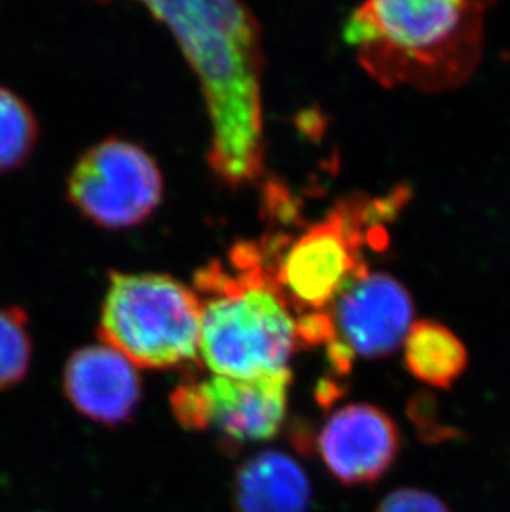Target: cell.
<instances>
[{"label":"cell","instance_id":"cell-1","mask_svg":"<svg viewBox=\"0 0 510 512\" xmlns=\"http://www.w3.org/2000/svg\"><path fill=\"white\" fill-rule=\"evenodd\" d=\"M198 75L212 126L209 163L231 186L264 170L262 32L251 10L227 0L146 2Z\"/></svg>","mask_w":510,"mask_h":512},{"label":"cell","instance_id":"cell-2","mask_svg":"<svg viewBox=\"0 0 510 512\" xmlns=\"http://www.w3.org/2000/svg\"><path fill=\"white\" fill-rule=\"evenodd\" d=\"M486 4L461 0H378L345 25L358 62L385 88L448 92L481 60Z\"/></svg>","mask_w":510,"mask_h":512},{"label":"cell","instance_id":"cell-3","mask_svg":"<svg viewBox=\"0 0 510 512\" xmlns=\"http://www.w3.org/2000/svg\"><path fill=\"white\" fill-rule=\"evenodd\" d=\"M194 292L201 305L199 353L214 375L255 380L290 372L297 319L270 282L257 242H239L227 261L201 267Z\"/></svg>","mask_w":510,"mask_h":512},{"label":"cell","instance_id":"cell-4","mask_svg":"<svg viewBox=\"0 0 510 512\" xmlns=\"http://www.w3.org/2000/svg\"><path fill=\"white\" fill-rule=\"evenodd\" d=\"M403 191L385 199L347 198L297 236L257 241L270 281L295 319L327 312L350 282L370 271L365 246L386 242L383 221L398 213Z\"/></svg>","mask_w":510,"mask_h":512},{"label":"cell","instance_id":"cell-5","mask_svg":"<svg viewBox=\"0 0 510 512\" xmlns=\"http://www.w3.org/2000/svg\"><path fill=\"white\" fill-rule=\"evenodd\" d=\"M98 337L135 367L171 370L199 362L201 305L194 289L153 272H110Z\"/></svg>","mask_w":510,"mask_h":512},{"label":"cell","instance_id":"cell-6","mask_svg":"<svg viewBox=\"0 0 510 512\" xmlns=\"http://www.w3.org/2000/svg\"><path fill=\"white\" fill-rule=\"evenodd\" d=\"M68 203L98 228L145 223L163 199L156 161L140 145L110 136L83 151L68 173Z\"/></svg>","mask_w":510,"mask_h":512},{"label":"cell","instance_id":"cell-7","mask_svg":"<svg viewBox=\"0 0 510 512\" xmlns=\"http://www.w3.org/2000/svg\"><path fill=\"white\" fill-rule=\"evenodd\" d=\"M327 312L335 330L327 357L340 375L350 373L357 357L391 355L414 324L411 295L385 272L368 271L350 282Z\"/></svg>","mask_w":510,"mask_h":512},{"label":"cell","instance_id":"cell-8","mask_svg":"<svg viewBox=\"0 0 510 512\" xmlns=\"http://www.w3.org/2000/svg\"><path fill=\"white\" fill-rule=\"evenodd\" d=\"M401 436L395 420L370 403L335 411L323 426L318 446L333 478L347 486L373 484L395 463Z\"/></svg>","mask_w":510,"mask_h":512},{"label":"cell","instance_id":"cell-9","mask_svg":"<svg viewBox=\"0 0 510 512\" xmlns=\"http://www.w3.org/2000/svg\"><path fill=\"white\" fill-rule=\"evenodd\" d=\"M70 405L98 425H123L141 400V378L135 365L105 343L70 353L62 373Z\"/></svg>","mask_w":510,"mask_h":512},{"label":"cell","instance_id":"cell-10","mask_svg":"<svg viewBox=\"0 0 510 512\" xmlns=\"http://www.w3.org/2000/svg\"><path fill=\"white\" fill-rule=\"evenodd\" d=\"M292 373L236 380L214 377L199 382L211 426L234 443L270 440L284 423Z\"/></svg>","mask_w":510,"mask_h":512},{"label":"cell","instance_id":"cell-11","mask_svg":"<svg viewBox=\"0 0 510 512\" xmlns=\"http://www.w3.org/2000/svg\"><path fill=\"white\" fill-rule=\"evenodd\" d=\"M310 481L294 458L264 451L237 469L232 483L236 512H307Z\"/></svg>","mask_w":510,"mask_h":512},{"label":"cell","instance_id":"cell-12","mask_svg":"<svg viewBox=\"0 0 510 512\" xmlns=\"http://www.w3.org/2000/svg\"><path fill=\"white\" fill-rule=\"evenodd\" d=\"M403 345L408 372L424 385L449 390L466 372V347L446 325L434 320L414 322Z\"/></svg>","mask_w":510,"mask_h":512},{"label":"cell","instance_id":"cell-13","mask_svg":"<svg viewBox=\"0 0 510 512\" xmlns=\"http://www.w3.org/2000/svg\"><path fill=\"white\" fill-rule=\"evenodd\" d=\"M40 123L20 93L0 83V174L24 168L39 145Z\"/></svg>","mask_w":510,"mask_h":512},{"label":"cell","instance_id":"cell-14","mask_svg":"<svg viewBox=\"0 0 510 512\" xmlns=\"http://www.w3.org/2000/svg\"><path fill=\"white\" fill-rule=\"evenodd\" d=\"M34 339L29 314L20 305H0V392L17 387L29 373Z\"/></svg>","mask_w":510,"mask_h":512},{"label":"cell","instance_id":"cell-15","mask_svg":"<svg viewBox=\"0 0 510 512\" xmlns=\"http://www.w3.org/2000/svg\"><path fill=\"white\" fill-rule=\"evenodd\" d=\"M171 410L179 425L189 431H206L211 428L206 398L199 382L179 385L171 393Z\"/></svg>","mask_w":510,"mask_h":512},{"label":"cell","instance_id":"cell-16","mask_svg":"<svg viewBox=\"0 0 510 512\" xmlns=\"http://www.w3.org/2000/svg\"><path fill=\"white\" fill-rule=\"evenodd\" d=\"M408 416L426 443H443L456 436L451 426L439 425L438 403L429 393H418L409 401Z\"/></svg>","mask_w":510,"mask_h":512},{"label":"cell","instance_id":"cell-17","mask_svg":"<svg viewBox=\"0 0 510 512\" xmlns=\"http://www.w3.org/2000/svg\"><path fill=\"white\" fill-rule=\"evenodd\" d=\"M376 512H451L443 499L423 489H396L388 494Z\"/></svg>","mask_w":510,"mask_h":512},{"label":"cell","instance_id":"cell-18","mask_svg":"<svg viewBox=\"0 0 510 512\" xmlns=\"http://www.w3.org/2000/svg\"><path fill=\"white\" fill-rule=\"evenodd\" d=\"M342 395V385H338L335 380H322L317 387V392H315L318 405L323 406V408H330L335 400H338Z\"/></svg>","mask_w":510,"mask_h":512}]
</instances>
